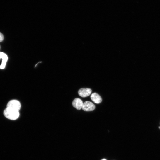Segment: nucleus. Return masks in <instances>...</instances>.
I'll use <instances>...</instances> for the list:
<instances>
[{
	"label": "nucleus",
	"mask_w": 160,
	"mask_h": 160,
	"mask_svg": "<svg viewBox=\"0 0 160 160\" xmlns=\"http://www.w3.org/2000/svg\"><path fill=\"white\" fill-rule=\"evenodd\" d=\"M4 115L7 118L12 120H16L19 116L18 111L9 108L5 110Z\"/></svg>",
	"instance_id": "obj_1"
},
{
	"label": "nucleus",
	"mask_w": 160,
	"mask_h": 160,
	"mask_svg": "<svg viewBox=\"0 0 160 160\" xmlns=\"http://www.w3.org/2000/svg\"><path fill=\"white\" fill-rule=\"evenodd\" d=\"M3 53L2 52H0V60L2 58Z\"/></svg>",
	"instance_id": "obj_9"
},
{
	"label": "nucleus",
	"mask_w": 160,
	"mask_h": 160,
	"mask_svg": "<svg viewBox=\"0 0 160 160\" xmlns=\"http://www.w3.org/2000/svg\"><path fill=\"white\" fill-rule=\"evenodd\" d=\"M91 93V90L88 88H82L80 89L78 91L79 95L83 98L89 96Z\"/></svg>",
	"instance_id": "obj_4"
},
{
	"label": "nucleus",
	"mask_w": 160,
	"mask_h": 160,
	"mask_svg": "<svg viewBox=\"0 0 160 160\" xmlns=\"http://www.w3.org/2000/svg\"><path fill=\"white\" fill-rule=\"evenodd\" d=\"M2 62L1 65L0 66V69H4L6 67V63L8 60V57L7 55L4 53H3Z\"/></svg>",
	"instance_id": "obj_7"
},
{
	"label": "nucleus",
	"mask_w": 160,
	"mask_h": 160,
	"mask_svg": "<svg viewBox=\"0 0 160 160\" xmlns=\"http://www.w3.org/2000/svg\"><path fill=\"white\" fill-rule=\"evenodd\" d=\"M83 103L82 100L79 98H76L74 99L72 102L73 106L78 110L82 109Z\"/></svg>",
	"instance_id": "obj_5"
},
{
	"label": "nucleus",
	"mask_w": 160,
	"mask_h": 160,
	"mask_svg": "<svg viewBox=\"0 0 160 160\" xmlns=\"http://www.w3.org/2000/svg\"><path fill=\"white\" fill-rule=\"evenodd\" d=\"M159 129L160 130V126H159Z\"/></svg>",
	"instance_id": "obj_11"
},
{
	"label": "nucleus",
	"mask_w": 160,
	"mask_h": 160,
	"mask_svg": "<svg viewBox=\"0 0 160 160\" xmlns=\"http://www.w3.org/2000/svg\"><path fill=\"white\" fill-rule=\"evenodd\" d=\"M91 98L93 101L97 104L101 103L102 101V99L101 96L96 93H92L91 96Z\"/></svg>",
	"instance_id": "obj_6"
},
{
	"label": "nucleus",
	"mask_w": 160,
	"mask_h": 160,
	"mask_svg": "<svg viewBox=\"0 0 160 160\" xmlns=\"http://www.w3.org/2000/svg\"><path fill=\"white\" fill-rule=\"evenodd\" d=\"M101 160H106V159H101Z\"/></svg>",
	"instance_id": "obj_10"
},
{
	"label": "nucleus",
	"mask_w": 160,
	"mask_h": 160,
	"mask_svg": "<svg viewBox=\"0 0 160 160\" xmlns=\"http://www.w3.org/2000/svg\"><path fill=\"white\" fill-rule=\"evenodd\" d=\"M95 109V105L91 102L86 101L83 103L82 109L85 111H93Z\"/></svg>",
	"instance_id": "obj_3"
},
{
	"label": "nucleus",
	"mask_w": 160,
	"mask_h": 160,
	"mask_svg": "<svg viewBox=\"0 0 160 160\" xmlns=\"http://www.w3.org/2000/svg\"><path fill=\"white\" fill-rule=\"evenodd\" d=\"M0 48H1V46H0Z\"/></svg>",
	"instance_id": "obj_12"
},
{
	"label": "nucleus",
	"mask_w": 160,
	"mask_h": 160,
	"mask_svg": "<svg viewBox=\"0 0 160 160\" xmlns=\"http://www.w3.org/2000/svg\"><path fill=\"white\" fill-rule=\"evenodd\" d=\"M7 108L19 111L21 108V104L19 101L16 100L10 101L7 105Z\"/></svg>",
	"instance_id": "obj_2"
},
{
	"label": "nucleus",
	"mask_w": 160,
	"mask_h": 160,
	"mask_svg": "<svg viewBox=\"0 0 160 160\" xmlns=\"http://www.w3.org/2000/svg\"><path fill=\"white\" fill-rule=\"evenodd\" d=\"M4 39V36L3 34L0 33V42H2Z\"/></svg>",
	"instance_id": "obj_8"
}]
</instances>
